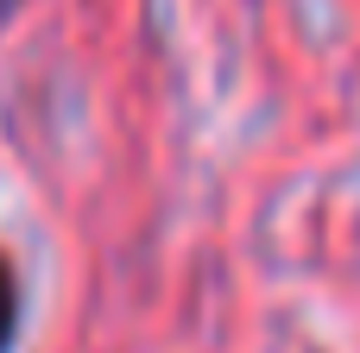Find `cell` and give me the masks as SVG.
I'll return each instance as SVG.
<instances>
[{"label":"cell","instance_id":"6da1fadb","mask_svg":"<svg viewBox=\"0 0 360 353\" xmlns=\"http://www.w3.org/2000/svg\"><path fill=\"white\" fill-rule=\"evenodd\" d=\"M13 335H19V272L0 253V353H13Z\"/></svg>","mask_w":360,"mask_h":353},{"label":"cell","instance_id":"7a4b0ae2","mask_svg":"<svg viewBox=\"0 0 360 353\" xmlns=\"http://www.w3.org/2000/svg\"><path fill=\"white\" fill-rule=\"evenodd\" d=\"M6 13H13V0H0V25H6Z\"/></svg>","mask_w":360,"mask_h":353}]
</instances>
